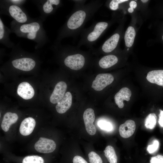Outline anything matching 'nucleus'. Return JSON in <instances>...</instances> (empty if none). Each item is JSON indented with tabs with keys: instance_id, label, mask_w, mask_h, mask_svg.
<instances>
[{
	"instance_id": "nucleus-13",
	"label": "nucleus",
	"mask_w": 163,
	"mask_h": 163,
	"mask_svg": "<svg viewBox=\"0 0 163 163\" xmlns=\"http://www.w3.org/2000/svg\"><path fill=\"white\" fill-rule=\"evenodd\" d=\"M72 97L71 93L69 91L66 92L56 106L57 112L61 114L65 113L70 107L72 104Z\"/></svg>"
},
{
	"instance_id": "nucleus-29",
	"label": "nucleus",
	"mask_w": 163,
	"mask_h": 163,
	"mask_svg": "<svg viewBox=\"0 0 163 163\" xmlns=\"http://www.w3.org/2000/svg\"><path fill=\"white\" fill-rule=\"evenodd\" d=\"M150 163H163V155H158L152 157L150 160Z\"/></svg>"
},
{
	"instance_id": "nucleus-9",
	"label": "nucleus",
	"mask_w": 163,
	"mask_h": 163,
	"mask_svg": "<svg viewBox=\"0 0 163 163\" xmlns=\"http://www.w3.org/2000/svg\"><path fill=\"white\" fill-rule=\"evenodd\" d=\"M67 85L63 81H60L56 85L50 98L52 104L57 103L63 97L66 90Z\"/></svg>"
},
{
	"instance_id": "nucleus-17",
	"label": "nucleus",
	"mask_w": 163,
	"mask_h": 163,
	"mask_svg": "<svg viewBox=\"0 0 163 163\" xmlns=\"http://www.w3.org/2000/svg\"><path fill=\"white\" fill-rule=\"evenodd\" d=\"M18 118V115L16 113L11 112L6 113L4 115L1 123L2 129L5 132H7L11 126L17 121Z\"/></svg>"
},
{
	"instance_id": "nucleus-4",
	"label": "nucleus",
	"mask_w": 163,
	"mask_h": 163,
	"mask_svg": "<svg viewBox=\"0 0 163 163\" xmlns=\"http://www.w3.org/2000/svg\"><path fill=\"white\" fill-rule=\"evenodd\" d=\"M85 62V59L83 55L76 53L66 56L64 60L65 65L70 69L78 70L82 69Z\"/></svg>"
},
{
	"instance_id": "nucleus-33",
	"label": "nucleus",
	"mask_w": 163,
	"mask_h": 163,
	"mask_svg": "<svg viewBox=\"0 0 163 163\" xmlns=\"http://www.w3.org/2000/svg\"><path fill=\"white\" fill-rule=\"evenodd\" d=\"M128 10L129 13H132L134 9L133 8L130 7L129 8Z\"/></svg>"
},
{
	"instance_id": "nucleus-8",
	"label": "nucleus",
	"mask_w": 163,
	"mask_h": 163,
	"mask_svg": "<svg viewBox=\"0 0 163 163\" xmlns=\"http://www.w3.org/2000/svg\"><path fill=\"white\" fill-rule=\"evenodd\" d=\"M11 63L15 68L25 71L32 70L36 65L34 59L27 57L14 59L12 61Z\"/></svg>"
},
{
	"instance_id": "nucleus-21",
	"label": "nucleus",
	"mask_w": 163,
	"mask_h": 163,
	"mask_svg": "<svg viewBox=\"0 0 163 163\" xmlns=\"http://www.w3.org/2000/svg\"><path fill=\"white\" fill-rule=\"evenodd\" d=\"M104 155L110 163H117V157L113 147L107 146L104 151Z\"/></svg>"
},
{
	"instance_id": "nucleus-18",
	"label": "nucleus",
	"mask_w": 163,
	"mask_h": 163,
	"mask_svg": "<svg viewBox=\"0 0 163 163\" xmlns=\"http://www.w3.org/2000/svg\"><path fill=\"white\" fill-rule=\"evenodd\" d=\"M146 79L150 82L163 87V70H154L149 72Z\"/></svg>"
},
{
	"instance_id": "nucleus-31",
	"label": "nucleus",
	"mask_w": 163,
	"mask_h": 163,
	"mask_svg": "<svg viewBox=\"0 0 163 163\" xmlns=\"http://www.w3.org/2000/svg\"><path fill=\"white\" fill-rule=\"evenodd\" d=\"M130 7L133 8H135L137 6L136 2L133 1H131L129 3Z\"/></svg>"
},
{
	"instance_id": "nucleus-3",
	"label": "nucleus",
	"mask_w": 163,
	"mask_h": 163,
	"mask_svg": "<svg viewBox=\"0 0 163 163\" xmlns=\"http://www.w3.org/2000/svg\"><path fill=\"white\" fill-rule=\"evenodd\" d=\"M41 25L38 22H33L22 24L19 26L17 31L18 35H21L27 38L36 40L41 30Z\"/></svg>"
},
{
	"instance_id": "nucleus-20",
	"label": "nucleus",
	"mask_w": 163,
	"mask_h": 163,
	"mask_svg": "<svg viewBox=\"0 0 163 163\" xmlns=\"http://www.w3.org/2000/svg\"><path fill=\"white\" fill-rule=\"evenodd\" d=\"M136 36L134 28L132 26H129L127 28L124 36L126 46L128 47H131L134 43Z\"/></svg>"
},
{
	"instance_id": "nucleus-34",
	"label": "nucleus",
	"mask_w": 163,
	"mask_h": 163,
	"mask_svg": "<svg viewBox=\"0 0 163 163\" xmlns=\"http://www.w3.org/2000/svg\"><path fill=\"white\" fill-rule=\"evenodd\" d=\"M141 1L143 3H145L147 2L148 0H142Z\"/></svg>"
},
{
	"instance_id": "nucleus-10",
	"label": "nucleus",
	"mask_w": 163,
	"mask_h": 163,
	"mask_svg": "<svg viewBox=\"0 0 163 163\" xmlns=\"http://www.w3.org/2000/svg\"><path fill=\"white\" fill-rule=\"evenodd\" d=\"M18 94L25 100L32 98L34 94V91L31 85L27 82H23L18 85L17 89Z\"/></svg>"
},
{
	"instance_id": "nucleus-24",
	"label": "nucleus",
	"mask_w": 163,
	"mask_h": 163,
	"mask_svg": "<svg viewBox=\"0 0 163 163\" xmlns=\"http://www.w3.org/2000/svg\"><path fill=\"white\" fill-rule=\"evenodd\" d=\"M22 163H44L43 158L41 157L35 155H29L24 157Z\"/></svg>"
},
{
	"instance_id": "nucleus-28",
	"label": "nucleus",
	"mask_w": 163,
	"mask_h": 163,
	"mask_svg": "<svg viewBox=\"0 0 163 163\" xmlns=\"http://www.w3.org/2000/svg\"><path fill=\"white\" fill-rule=\"evenodd\" d=\"M127 1V0H112L109 4L110 8L113 10H116L118 8L119 4Z\"/></svg>"
},
{
	"instance_id": "nucleus-25",
	"label": "nucleus",
	"mask_w": 163,
	"mask_h": 163,
	"mask_svg": "<svg viewBox=\"0 0 163 163\" xmlns=\"http://www.w3.org/2000/svg\"><path fill=\"white\" fill-rule=\"evenodd\" d=\"M88 157L89 163H103L101 157L94 152H90L88 154Z\"/></svg>"
},
{
	"instance_id": "nucleus-19",
	"label": "nucleus",
	"mask_w": 163,
	"mask_h": 163,
	"mask_svg": "<svg viewBox=\"0 0 163 163\" xmlns=\"http://www.w3.org/2000/svg\"><path fill=\"white\" fill-rule=\"evenodd\" d=\"M118 61L117 57L114 55H109L102 57L98 62V65L101 68L106 69L116 64Z\"/></svg>"
},
{
	"instance_id": "nucleus-26",
	"label": "nucleus",
	"mask_w": 163,
	"mask_h": 163,
	"mask_svg": "<svg viewBox=\"0 0 163 163\" xmlns=\"http://www.w3.org/2000/svg\"><path fill=\"white\" fill-rule=\"evenodd\" d=\"M98 126L101 129L110 131L112 130L113 126L110 122L104 120H99L97 123Z\"/></svg>"
},
{
	"instance_id": "nucleus-11",
	"label": "nucleus",
	"mask_w": 163,
	"mask_h": 163,
	"mask_svg": "<svg viewBox=\"0 0 163 163\" xmlns=\"http://www.w3.org/2000/svg\"><path fill=\"white\" fill-rule=\"evenodd\" d=\"M136 124L133 120H129L119 127V131L120 136L124 138H128L134 133L136 129Z\"/></svg>"
},
{
	"instance_id": "nucleus-2",
	"label": "nucleus",
	"mask_w": 163,
	"mask_h": 163,
	"mask_svg": "<svg viewBox=\"0 0 163 163\" xmlns=\"http://www.w3.org/2000/svg\"><path fill=\"white\" fill-rule=\"evenodd\" d=\"M108 23L106 22H98L83 32L78 46L84 45L91 46L95 42L106 29Z\"/></svg>"
},
{
	"instance_id": "nucleus-16",
	"label": "nucleus",
	"mask_w": 163,
	"mask_h": 163,
	"mask_svg": "<svg viewBox=\"0 0 163 163\" xmlns=\"http://www.w3.org/2000/svg\"><path fill=\"white\" fill-rule=\"evenodd\" d=\"M120 38V35L116 33L107 40L102 46L101 49L106 53L111 52L117 47Z\"/></svg>"
},
{
	"instance_id": "nucleus-14",
	"label": "nucleus",
	"mask_w": 163,
	"mask_h": 163,
	"mask_svg": "<svg viewBox=\"0 0 163 163\" xmlns=\"http://www.w3.org/2000/svg\"><path fill=\"white\" fill-rule=\"evenodd\" d=\"M35 120L31 117L24 119L21 122L20 126L19 131L24 136L30 135L33 131L36 125Z\"/></svg>"
},
{
	"instance_id": "nucleus-30",
	"label": "nucleus",
	"mask_w": 163,
	"mask_h": 163,
	"mask_svg": "<svg viewBox=\"0 0 163 163\" xmlns=\"http://www.w3.org/2000/svg\"><path fill=\"white\" fill-rule=\"evenodd\" d=\"M160 113L159 115L158 123L160 126L163 127V110H160Z\"/></svg>"
},
{
	"instance_id": "nucleus-12",
	"label": "nucleus",
	"mask_w": 163,
	"mask_h": 163,
	"mask_svg": "<svg viewBox=\"0 0 163 163\" xmlns=\"http://www.w3.org/2000/svg\"><path fill=\"white\" fill-rule=\"evenodd\" d=\"M8 11L10 16L18 23L23 24L27 21V15L18 5H10L8 8Z\"/></svg>"
},
{
	"instance_id": "nucleus-27",
	"label": "nucleus",
	"mask_w": 163,
	"mask_h": 163,
	"mask_svg": "<svg viewBox=\"0 0 163 163\" xmlns=\"http://www.w3.org/2000/svg\"><path fill=\"white\" fill-rule=\"evenodd\" d=\"M159 146V142L157 140H155L153 141L152 144L149 145L148 146L147 148V150L149 153H153L157 150Z\"/></svg>"
},
{
	"instance_id": "nucleus-7",
	"label": "nucleus",
	"mask_w": 163,
	"mask_h": 163,
	"mask_svg": "<svg viewBox=\"0 0 163 163\" xmlns=\"http://www.w3.org/2000/svg\"><path fill=\"white\" fill-rule=\"evenodd\" d=\"M83 118L85 129L88 133L91 135L95 134L96 129L93 124L95 119L94 110L91 108H88L86 109L83 113Z\"/></svg>"
},
{
	"instance_id": "nucleus-23",
	"label": "nucleus",
	"mask_w": 163,
	"mask_h": 163,
	"mask_svg": "<svg viewBox=\"0 0 163 163\" xmlns=\"http://www.w3.org/2000/svg\"><path fill=\"white\" fill-rule=\"evenodd\" d=\"M157 117L154 113L149 114L145 119V126L148 129H152L155 127L157 122Z\"/></svg>"
},
{
	"instance_id": "nucleus-6",
	"label": "nucleus",
	"mask_w": 163,
	"mask_h": 163,
	"mask_svg": "<svg viewBox=\"0 0 163 163\" xmlns=\"http://www.w3.org/2000/svg\"><path fill=\"white\" fill-rule=\"evenodd\" d=\"M56 145L52 139L41 137L35 143L34 148L38 152L43 153L53 152L55 149Z\"/></svg>"
},
{
	"instance_id": "nucleus-32",
	"label": "nucleus",
	"mask_w": 163,
	"mask_h": 163,
	"mask_svg": "<svg viewBox=\"0 0 163 163\" xmlns=\"http://www.w3.org/2000/svg\"><path fill=\"white\" fill-rule=\"evenodd\" d=\"M10 2L15 4H21L25 1L20 0H12L9 1Z\"/></svg>"
},
{
	"instance_id": "nucleus-5",
	"label": "nucleus",
	"mask_w": 163,
	"mask_h": 163,
	"mask_svg": "<svg viewBox=\"0 0 163 163\" xmlns=\"http://www.w3.org/2000/svg\"><path fill=\"white\" fill-rule=\"evenodd\" d=\"M114 78L110 74H99L93 81L91 87L96 91H101L111 84Z\"/></svg>"
},
{
	"instance_id": "nucleus-22",
	"label": "nucleus",
	"mask_w": 163,
	"mask_h": 163,
	"mask_svg": "<svg viewBox=\"0 0 163 163\" xmlns=\"http://www.w3.org/2000/svg\"><path fill=\"white\" fill-rule=\"evenodd\" d=\"M59 0H48L46 2L43 6V12L46 14L52 12L54 9L53 6H57L60 3Z\"/></svg>"
},
{
	"instance_id": "nucleus-15",
	"label": "nucleus",
	"mask_w": 163,
	"mask_h": 163,
	"mask_svg": "<svg viewBox=\"0 0 163 163\" xmlns=\"http://www.w3.org/2000/svg\"><path fill=\"white\" fill-rule=\"evenodd\" d=\"M131 94V91L127 87L122 88L116 93L114 96L115 101L120 108H122L124 107V100L129 101Z\"/></svg>"
},
{
	"instance_id": "nucleus-1",
	"label": "nucleus",
	"mask_w": 163,
	"mask_h": 163,
	"mask_svg": "<svg viewBox=\"0 0 163 163\" xmlns=\"http://www.w3.org/2000/svg\"><path fill=\"white\" fill-rule=\"evenodd\" d=\"M99 6V2L97 1L85 5H77L67 21L62 35L72 36L78 32L98 9Z\"/></svg>"
},
{
	"instance_id": "nucleus-35",
	"label": "nucleus",
	"mask_w": 163,
	"mask_h": 163,
	"mask_svg": "<svg viewBox=\"0 0 163 163\" xmlns=\"http://www.w3.org/2000/svg\"><path fill=\"white\" fill-rule=\"evenodd\" d=\"M162 40L163 41V35H162Z\"/></svg>"
}]
</instances>
